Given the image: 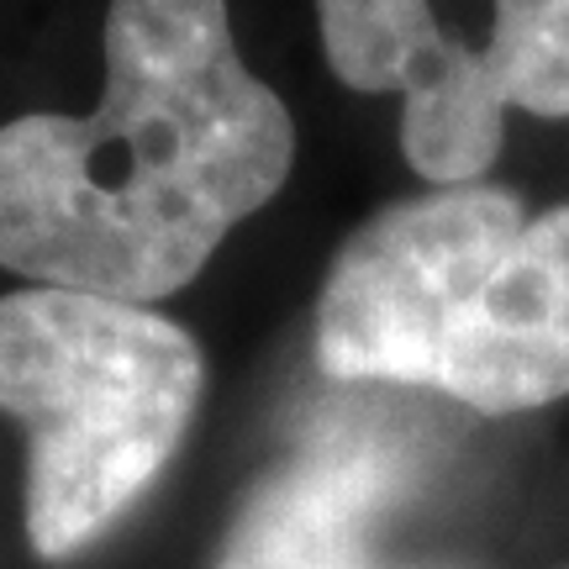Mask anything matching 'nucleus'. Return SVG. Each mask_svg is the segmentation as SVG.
<instances>
[{
	"mask_svg": "<svg viewBox=\"0 0 569 569\" xmlns=\"http://www.w3.org/2000/svg\"><path fill=\"white\" fill-rule=\"evenodd\" d=\"M90 117L0 127V269L153 306L264 211L296 122L238 53L227 0H111Z\"/></svg>",
	"mask_w": 569,
	"mask_h": 569,
	"instance_id": "f257e3e1",
	"label": "nucleus"
},
{
	"mask_svg": "<svg viewBox=\"0 0 569 569\" xmlns=\"http://www.w3.org/2000/svg\"><path fill=\"white\" fill-rule=\"evenodd\" d=\"M317 359L486 417L569 396V206L475 180L375 211L322 280Z\"/></svg>",
	"mask_w": 569,
	"mask_h": 569,
	"instance_id": "f03ea898",
	"label": "nucleus"
},
{
	"mask_svg": "<svg viewBox=\"0 0 569 569\" xmlns=\"http://www.w3.org/2000/svg\"><path fill=\"white\" fill-rule=\"evenodd\" d=\"M206 390L201 343L153 306L27 284L0 296V411L27 427V538L59 565L138 507Z\"/></svg>",
	"mask_w": 569,
	"mask_h": 569,
	"instance_id": "7ed1b4c3",
	"label": "nucleus"
},
{
	"mask_svg": "<svg viewBox=\"0 0 569 569\" xmlns=\"http://www.w3.org/2000/svg\"><path fill=\"white\" fill-rule=\"evenodd\" d=\"M322 53L359 96H401V153L432 190L475 184L501 153L507 106L480 53L443 32L432 0H317Z\"/></svg>",
	"mask_w": 569,
	"mask_h": 569,
	"instance_id": "20e7f679",
	"label": "nucleus"
},
{
	"mask_svg": "<svg viewBox=\"0 0 569 569\" xmlns=\"http://www.w3.org/2000/svg\"><path fill=\"white\" fill-rule=\"evenodd\" d=\"M401 465L375 438H317L248 490L217 569H427L396 559L386 517Z\"/></svg>",
	"mask_w": 569,
	"mask_h": 569,
	"instance_id": "39448f33",
	"label": "nucleus"
},
{
	"mask_svg": "<svg viewBox=\"0 0 569 569\" xmlns=\"http://www.w3.org/2000/svg\"><path fill=\"white\" fill-rule=\"evenodd\" d=\"M475 53L507 111L569 117V0H490V38Z\"/></svg>",
	"mask_w": 569,
	"mask_h": 569,
	"instance_id": "423d86ee",
	"label": "nucleus"
}]
</instances>
